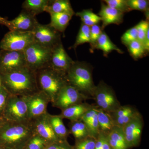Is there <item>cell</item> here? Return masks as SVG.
I'll return each mask as SVG.
<instances>
[{"instance_id": "6da1fadb", "label": "cell", "mask_w": 149, "mask_h": 149, "mask_svg": "<svg viewBox=\"0 0 149 149\" xmlns=\"http://www.w3.org/2000/svg\"><path fill=\"white\" fill-rule=\"evenodd\" d=\"M3 86L11 95L24 97L39 91L36 73L28 67L1 74Z\"/></svg>"}, {"instance_id": "7a4b0ae2", "label": "cell", "mask_w": 149, "mask_h": 149, "mask_svg": "<svg viewBox=\"0 0 149 149\" xmlns=\"http://www.w3.org/2000/svg\"><path fill=\"white\" fill-rule=\"evenodd\" d=\"M93 69L92 65L85 62L74 61L65 75L69 85L89 98L93 97L96 87L93 82Z\"/></svg>"}, {"instance_id": "3957f363", "label": "cell", "mask_w": 149, "mask_h": 149, "mask_svg": "<svg viewBox=\"0 0 149 149\" xmlns=\"http://www.w3.org/2000/svg\"><path fill=\"white\" fill-rule=\"evenodd\" d=\"M35 73L38 90L53 103L62 88L68 84L65 74L55 70L49 65Z\"/></svg>"}, {"instance_id": "277c9868", "label": "cell", "mask_w": 149, "mask_h": 149, "mask_svg": "<svg viewBox=\"0 0 149 149\" xmlns=\"http://www.w3.org/2000/svg\"><path fill=\"white\" fill-rule=\"evenodd\" d=\"M35 134L31 121L25 123L6 121L0 127V142L13 147L26 145Z\"/></svg>"}, {"instance_id": "5b68a950", "label": "cell", "mask_w": 149, "mask_h": 149, "mask_svg": "<svg viewBox=\"0 0 149 149\" xmlns=\"http://www.w3.org/2000/svg\"><path fill=\"white\" fill-rule=\"evenodd\" d=\"M52 49L34 42L23 51L27 66L36 72L49 64Z\"/></svg>"}, {"instance_id": "8992f818", "label": "cell", "mask_w": 149, "mask_h": 149, "mask_svg": "<svg viewBox=\"0 0 149 149\" xmlns=\"http://www.w3.org/2000/svg\"><path fill=\"white\" fill-rule=\"evenodd\" d=\"M92 98L95 100L97 108L109 113L121 106L113 89L103 81L96 85Z\"/></svg>"}, {"instance_id": "52a82bcc", "label": "cell", "mask_w": 149, "mask_h": 149, "mask_svg": "<svg viewBox=\"0 0 149 149\" xmlns=\"http://www.w3.org/2000/svg\"><path fill=\"white\" fill-rule=\"evenodd\" d=\"M3 112L8 122L30 121L27 104L23 97L10 95Z\"/></svg>"}, {"instance_id": "ba28073f", "label": "cell", "mask_w": 149, "mask_h": 149, "mask_svg": "<svg viewBox=\"0 0 149 149\" xmlns=\"http://www.w3.org/2000/svg\"><path fill=\"white\" fill-rule=\"evenodd\" d=\"M34 42L32 32L10 31L0 42V50L23 52Z\"/></svg>"}, {"instance_id": "9c48e42d", "label": "cell", "mask_w": 149, "mask_h": 149, "mask_svg": "<svg viewBox=\"0 0 149 149\" xmlns=\"http://www.w3.org/2000/svg\"><path fill=\"white\" fill-rule=\"evenodd\" d=\"M32 32L34 42L51 49L61 42V33L49 24H41L39 22Z\"/></svg>"}, {"instance_id": "30bf717a", "label": "cell", "mask_w": 149, "mask_h": 149, "mask_svg": "<svg viewBox=\"0 0 149 149\" xmlns=\"http://www.w3.org/2000/svg\"><path fill=\"white\" fill-rule=\"evenodd\" d=\"M27 67L23 52L1 50L0 75Z\"/></svg>"}, {"instance_id": "8fae6325", "label": "cell", "mask_w": 149, "mask_h": 149, "mask_svg": "<svg viewBox=\"0 0 149 149\" xmlns=\"http://www.w3.org/2000/svg\"><path fill=\"white\" fill-rule=\"evenodd\" d=\"M88 98L74 87L68 84L59 92L52 105L63 110L73 105L81 103Z\"/></svg>"}, {"instance_id": "7c38bea8", "label": "cell", "mask_w": 149, "mask_h": 149, "mask_svg": "<svg viewBox=\"0 0 149 149\" xmlns=\"http://www.w3.org/2000/svg\"><path fill=\"white\" fill-rule=\"evenodd\" d=\"M143 126V117L139 113L123 127L128 148L140 144Z\"/></svg>"}, {"instance_id": "4fadbf2b", "label": "cell", "mask_w": 149, "mask_h": 149, "mask_svg": "<svg viewBox=\"0 0 149 149\" xmlns=\"http://www.w3.org/2000/svg\"><path fill=\"white\" fill-rule=\"evenodd\" d=\"M23 97L27 104L30 121L47 113V107L50 101L42 92L39 91L30 95Z\"/></svg>"}, {"instance_id": "5bb4252c", "label": "cell", "mask_w": 149, "mask_h": 149, "mask_svg": "<svg viewBox=\"0 0 149 149\" xmlns=\"http://www.w3.org/2000/svg\"><path fill=\"white\" fill-rule=\"evenodd\" d=\"M73 62L65 49L62 42L52 49L49 65L55 70L66 75Z\"/></svg>"}, {"instance_id": "9a60e30c", "label": "cell", "mask_w": 149, "mask_h": 149, "mask_svg": "<svg viewBox=\"0 0 149 149\" xmlns=\"http://www.w3.org/2000/svg\"><path fill=\"white\" fill-rule=\"evenodd\" d=\"M35 134L45 140L47 143L58 142L61 140L55 134L50 123L49 113L45 114L31 120Z\"/></svg>"}, {"instance_id": "2e32d148", "label": "cell", "mask_w": 149, "mask_h": 149, "mask_svg": "<svg viewBox=\"0 0 149 149\" xmlns=\"http://www.w3.org/2000/svg\"><path fill=\"white\" fill-rule=\"evenodd\" d=\"M9 22L8 28L10 31L23 32H32L39 23L36 16L24 10Z\"/></svg>"}, {"instance_id": "e0dca14e", "label": "cell", "mask_w": 149, "mask_h": 149, "mask_svg": "<svg viewBox=\"0 0 149 149\" xmlns=\"http://www.w3.org/2000/svg\"><path fill=\"white\" fill-rule=\"evenodd\" d=\"M98 15L101 18L102 29L103 30L110 24L119 25L123 21L124 13L115 9L111 8L103 1L100 10Z\"/></svg>"}, {"instance_id": "ac0fdd59", "label": "cell", "mask_w": 149, "mask_h": 149, "mask_svg": "<svg viewBox=\"0 0 149 149\" xmlns=\"http://www.w3.org/2000/svg\"><path fill=\"white\" fill-rule=\"evenodd\" d=\"M139 113L138 110L134 107L126 105L121 106L117 110L110 113L115 125L123 127Z\"/></svg>"}, {"instance_id": "d6986e66", "label": "cell", "mask_w": 149, "mask_h": 149, "mask_svg": "<svg viewBox=\"0 0 149 149\" xmlns=\"http://www.w3.org/2000/svg\"><path fill=\"white\" fill-rule=\"evenodd\" d=\"M80 119L86 125L90 136L97 139L100 132L96 106L86 112Z\"/></svg>"}, {"instance_id": "ffe728a7", "label": "cell", "mask_w": 149, "mask_h": 149, "mask_svg": "<svg viewBox=\"0 0 149 149\" xmlns=\"http://www.w3.org/2000/svg\"><path fill=\"white\" fill-rule=\"evenodd\" d=\"M95 106L86 103L76 104L62 110L60 115L62 118H66L71 121H76L79 120L86 112Z\"/></svg>"}, {"instance_id": "44dd1931", "label": "cell", "mask_w": 149, "mask_h": 149, "mask_svg": "<svg viewBox=\"0 0 149 149\" xmlns=\"http://www.w3.org/2000/svg\"><path fill=\"white\" fill-rule=\"evenodd\" d=\"M107 136L112 149H128L123 127L115 125Z\"/></svg>"}, {"instance_id": "7402d4cb", "label": "cell", "mask_w": 149, "mask_h": 149, "mask_svg": "<svg viewBox=\"0 0 149 149\" xmlns=\"http://www.w3.org/2000/svg\"><path fill=\"white\" fill-rule=\"evenodd\" d=\"M45 12L49 13H67L74 15V12L69 0H49Z\"/></svg>"}, {"instance_id": "603a6c76", "label": "cell", "mask_w": 149, "mask_h": 149, "mask_svg": "<svg viewBox=\"0 0 149 149\" xmlns=\"http://www.w3.org/2000/svg\"><path fill=\"white\" fill-rule=\"evenodd\" d=\"M95 49L101 50L103 52L104 56H107L112 51H115L118 53L122 54L123 52L112 42L106 32L104 31L97 40L94 50Z\"/></svg>"}, {"instance_id": "cb8c5ba5", "label": "cell", "mask_w": 149, "mask_h": 149, "mask_svg": "<svg viewBox=\"0 0 149 149\" xmlns=\"http://www.w3.org/2000/svg\"><path fill=\"white\" fill-rule=\"evenodd\" d=\"M97 111L100 133L107 136L115 126L113 119L109 113L97 107Z\"/></svg>"}, {"instance_id": "d4e9b609", "label": "cell", "mask_w": 149, "mask_h": 149, "mask_svg": "<svg viewBox=\"0 0 149 149\" xmlns=\"http://www.w3.org/2000/svg\"><path fill=\"white\" fill-rule=\"evenodd\" d=\"M51 22L49 25L60 33H63L69 24L73 15L67 13H50Z\"/></svg>"}, {"instance_id": "484cf974", "label": "cell", "mask_w": 149, "mask_h": 149, "mask_svg": "<svg viewBox=\"0 0 149 149\" xmlns=\"http://www.w3.org/2000/svg\"><path fill=\"white\" fill-rule=\"evenodd\" d=\"M49 120L52 128L57 137L61 141H65L68 135L67 130L60 115H51L49 114Z\"/></svg>"}, {"instance_id": "4316f807", "label": "cell", "mask_w": 149, "mask_h": 149, "mask_svg": "<svg viewBox=\"0 0 149 149\" xmlns=\"http://www.w3.org/2000/svg\"><path fill=\"white\" fill-rule=\"evenodd\" d=\"M49 0H26L22 4L23 10L36 16L45 12Z\"/></svg>"}, {"instance_id": "83f0119b", "label": "cell", "mask_w": 149, "mask_h": 149, "mask_svg": "<svg viewBox=\"0 0 149 149\" xmlns=\"http://www.w3.org/2000/svg\"><path fill=\"white\" fill-rule=\"evenodd\" d=\"M72 122L70 127V133L76 141L83 140L90 136L86 125L82 120L79 119Z\"/></svg>"}, {"instance_id": "f1b7e54d", "label": "cell", "mask_w": 149, "mask_h": 149, "mask_svg": "<svg viewBox=\"0 0 149 149\" xmlns=\"http://www.w3.org/2000/svg\"><path fill=\"white\" fill-rule=\"evenodd\" d=\"M75 15L80 17L82 23L90 27L101 22V17L91 9L83 10L75 13Z\"/></svg>"}, {"instance_id": "f546056e", "label": "cell", "mask_w": 149, "mask_h": 149, "mask_svg": "<svg viewBox=\"0 0 149 149\" xmlns=\"http://www.w3.org/2000/svg\"><path fill=\"white\" fill-rule=\"evenodd\" d=\"M130 55L135 60H138L148 54L143 44L136 40L126 46Z\"/></svg>"}, {"instance_id": "4dcf8cb0", "label": "cell", "mask_w": 149, "mask_h": 149, "mask_svg": "<svg viewBox=\"0 0 149 149\" xmlns=\"http://www.w3.org/2000/svg\"><path fill=\"white\" fill-rule=\"evenodd\" d=\"M90 42V27L82 23L72 48L75 49L78 46Z\"/></svg>"}, {"instance_id": "1f68e13d", "label": "cell", "mask_w": 149, "mask_h": 149, "mask_svg": "<svg viewBox=\"0 0 149 149\" xmlns=\"http://www.w3.org/2000/svg\"><path fill=\"white\" fill-rule=\"evenodd\" d=\"M127 4L131 11L138 10L143 12L149 19V1L148 0H127Z\"/></svg>"}, {"instance_id": "d6a6232c", "label": "cell", "mask_w": 149, "mask_h": 149, "mask_svg": "<svg viewBox=\"0 0 149 149\" xmlns=\"http://www.w3.org/2000/svg\"><path fill=\"white\" fill-rule=\"evenodd\" d=\"M103 1L110 7L120 11L123 13L131 11L127 4V0H104Z\"/></svg>"}, {"instance_id": "836d02e7", "label": "cell", "mask_w": 149, "mask_h": 149, "mask_svg": "<svg viewBox=\"0 0 149 149\" xmlns=\"http://www.w3.org/2000/svg\"><path fill=\"white\" fill-rule=\"evenodd\" d=\"M137 29V40L144 46L145 39L149 30V22L148 19L142 20L136 25Z\"/></svg>"}, {"instance_id": "e575fe53", "label": "cell", "mask_w": 149, "mask_h": 149, "mask_svg": "<svg viewBox=\"0 0 149 149\" xmlns=\"http://www.w3.org/2000/svg\"><path fill=\"white\" fill-rule=\"evenodd\" d=\"M48 143L42 138L35 134L26 144V149H44Z\"/></svg>"}, {"instance_id": "d590c367", "label": "cell", "mask_w": 149, "mask_h": 149, "mask_svg": "<svg viewBox=\"0 0 149 149\" xmlns=\"http://www.w3.org/2000/svg\"><path fill=\"white\" fill-rule=\"evenodd\" d=\"M137 40V29L136 26L127 30L121 37V42L125 46Z\"/></svg>"}, {"instance_id": "8d00e7d4", "label": "cell", "mask_w": 149, "mask_h": 149, "mask_svg": "<svg viewBox=\"0 0 149 149\" xmlns=\"http://www.w3.org/2000/svg\"><path fill=\"white\" fill-rule=\"evenodd\" d=\"M103 30L99 24H95L90 27V45L91 46V51L94 50V48L96 42L101 35Z\"/></svg>"}, {"instance_id": "74e56055", "label": "cell", "mask_w": 149, "mask_h": 149, "mask_svg": "<svg viewBox=\"0 0 149 149\" xmlns=\"http://www.w3.org/2000/svg\"><path fill=\"white\" fill-rule=\"evenodd\" d=\"M97 139L89 137L86 139L77 141L75 149H95Z\"/></svg>"}, {"instance_id": "f35d334b", "label": "cell", "mask_w": 149, "mask_h": 149, "mask_svg": "<svg viewBox=\"0 0 149 149\" xmlns=\"http://www.w3.org/2000/svg\"><path fill=\"white\" fill-rule=\"evenodd\" d=\"M10 95L8 92L2 85L0 87V113L3 111Z\"/></svg>"}, {"instance_id": "ab89813d", "label": "cell", "mask_w": 149, "mask_h": 149, "mask_svg": "<svg viewBox=\"0 0 149 149\" xmlns=\"http://www.w3.org/2000/svg\"><path fill=\"white\" fill-rule=\"evenodd\" d=\"M64 141H61L52 143L45 149H70L68 147L63 143Z\"/></svg>"}, {"instance_id": "60d3db41", "label": "cell", "mask_w": 149, "mask_h": 149, "mask_svg": "<svg viewBox=\"0 0 149 149\" xmlns=\"http://www.w3.org/2000/svg\"><path fill=\"white\" fill-rule=\"evenodd\" d=\"M9 20H7L2 17L0 16V24L5 25L6 27H8L9 24Z\"/></svg>"}, {"instance_id": "b9f144b4", "label": "cell", "mask_w": 149, "mask_h": 149, "mask_svg": "<svg viewBox=\"0 0 149 149\" xmlns=\"http://www.w3.org/2000/svg\"><path fill=\"white\" fill-rule=\"evenodd\" d=\"M2 85L1 83V78H0V87Z\"/></svg>"}, {"instance_id": "7bdbcfd3", "label": "cell", "mask_w": 149, "mask_h": 149, "mask_svg": "<svg viewBox=\"0 0 149 149\" xmlns=\"http://www.w3.org/2000/svg\"><path fill=\"white\" fill-rule=\"evenodd\" d=\"M8 149H13V148H8Z\"/></svg>"}, {"instance_id": "ee69618b", "label": "cell", "mask_w": 149, "mask_h": 149, "mask_svg": "<svg viewBox=\"0 0 149 149\" xmlns=\"http://www.w3.org/2000/svg\"><path fill=\"white\" fill-rule=\"evenodd\" d=\"M0 53H1V50H0Z\"/></svg>"}, {"instance_id": "f6af8a7d", "label": "cell", "mask_w": 149, "mask_h": 149, "mask_svg": "<svg viewBox=\"0 0 149 149\" xmlns=\"http://www.w3.org/2000/svg\"><path fill=\"white\" fill-rule=\"evenodd\" d=\"M111 149H112L111 148Z\"/></svg>"}]
</instances>
